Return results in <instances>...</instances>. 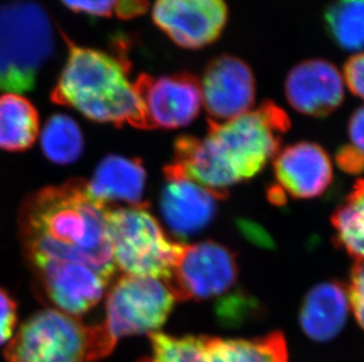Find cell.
I'll list each match as a JSON object with an SVG mask.
<instances>
[{
    "mask_svg": "<svg viewBox=\"0 0 364 362\" xmlns=\"http://www.w3.org/2000/svg\"><path fill=\"white\" fill-rule=\"evenodd\" d=\"M348 297L355 318L364 329V260H355Z\"/></svg>",
    "mask_w": 364,
    "mask_h": 362,
    "instance_id": "obj_24",
    "label": "cell"
},
{
    "mask_svg": "<svg viewBox=\"0 0 364 362\" xmlns=\"http://www.w3.org/2000/svg\"><path fill=\"white\" fill-rule=\"evenodd\" d=\"M62 35L68 58L50 94L52 103L73 107L97 123L148 130L144 107L129 80L130 62L123 55L80 46Z\"/></svg>",
    "mask_w": 364,
    "mask_h": 362,
    "instance_id": "obj_3",
    "label": "cell"
},
{
    "mask_svg": "<svg viewBox=\"0 0 364 362\" xmlns=\"http://www.w3.org/2000/svg\"><path fill=\"white\" fill-rule=\"evenodd\" d=\"M38 134L39 114L35 105L17 93L0 94V148L28 150Z\"/></svg>",
    "mask_w": 364,
    "mask_h": 362,
    "instance_id": "obj_19",
    "label": "cell"
},
{
    "mask_svg": "<svg viewBox=\"0 0 364 362\" xmlns=\"http://www.w3.org/2000/svg\"><path fill=\"white\" fill-rule=\"evenodd\" d=\"M41 145L48 160L59 165L73 164L82 155L84 137L76 120L57 113L45 124Z\"/></svg>",
    "mask_w": 364,
    "mask_h": 362,
    "instance_id": "obj_21",
    "label": "cell"
},
{
    "mask_svg": "<svg viewBox=\"0 0 364 362\" xmlns=\"http://www.w3.org/2000/svg\"><path fill=\"white\" fill-rule=\"evenodd\" d=\"M200 89L208 121L213 123L243 116L255 103L254 75L243 60L232 55H220L208 64Z\"/></svg>",
    "mask_w": 364,
    "mask_h": 362,
    "instance_id": "obj_13",
    "label": "cell"
},
{
    "mask_svg": "<svg viewBox=\"0 0 364 362\" xmlns=\"http://www.w3.org/2000/svg\"><path fill=\"white\" fill-rule=\"evenodd\" d=\"M148 9L149 0H119L114 16L123 21H129L144 14Z\"/></svg>",
    "mask_w": 364,
    "mask_h": 362,
    "instance_id": "obj_28",
    "label": "cell"
},
{
    "mask_svg": "<svg viewBox=\"0 0 364 362\" xmlns=\"http://www.w3.org/2000/svg\"><path fill=\"white\" fill-rule=\"evenodd\" d=\"M274 170L281 193L287 192L295 199L316 198L333 181L329 155L313 143H299L284 148L276 158Z\"/></svg>",
    "mask_w": 364,
    "mask_h": 362,
    "instance_id": "obj_16",
    "label": "cell"
},
{
    "mask_svg": "<svg viewBox=\"0 0 364 362\" xmlns=\"http://www.w3.org/2000/svg\"><path fill=\"white\" fill-rule=\"evenodd\" d=\"M146 182V172L139 159L107 155L100 161L87 184L92 198L102 204L127 202L141 206Z\"/></svg>",
    "mask_w": 364,
    "mask_h": 362,
    "instance_id": "obj_18",
    "label": "cell"
},
{
    "mask_svg": "<svg viewBox=\"0 0 364 362\" xmlns=\"http://www.w3.org/2000/svg\"><path fill=\"white\" fill-rule=\"evenodd\" d=\"M6 362L100 360L95 326L57 309L38 312L21 325L5 351Z\"/></svg>",
    "mask_w": 364,
    "mask_h": 362,
    "instance_id": "obj_7",
    "label": "cell"
},
{
    "mask_svg": "<svg viewBox=\"0 0 364 362\" xmlns=\"http://www.w3.org/2000/svg\"><path fill=\"white\" fill-rule=\"evenodd\" d=\"M176 300L164 281L134 275L119 278L107 294V319L96 326L104 358L124 336L157 331L168 320Z\"/></svg>",
    "mask_w": 364,
    "mask_h": 362,
    "instance_id": "obj_6",
    "label": "cell"
},
{
    "mask_svg": "<svg viewBox=\"0 0 364 362\" xmlns=\"http://www.w3.org/2000/svg\"><path fill=\"white\" fill-rule=\"evenodd\" d=\"M331 222L337 245L355 260H364V179L356 181Z\"/></svg>",
    "mask_w": 364,
    "mask_h": 362,
    "instance_id": "obj_20",
    "label": "cell"
},
{
    "mask_svg": "<svg viewBox=\"0 0 364 362\" xmlns=\"http://www.w3.org/2000/svg\"><path fill=\"white\" fill-rule=\"evenodd\" d=\"M348 133L350 144L337 152V164L347 173L360 175L364 172V106L353 113Z\"/></svg>",
    "mask_w": 364,
    "mask_h": 362,
    "instance_id": "obj_23",
    "label": "cell"
},
{
    "mask_svg": "<svg viewBox=\"0 0 364 362\" xmlns=\"http://www.w3.org/2000/svg\"><path fill=\"white\" fill-rule=\"evenodd\" d=\"M134 85L144 107L148 130L184 127L200 114L202 89L191 73L162 77L143 73Z\"/></svg>",
    "mask_w": 364,
    "mask_h": 362,
    "instance_id": "obj_10",
    "label": "cell"
},
{
    "mask_svg": "<svg viewBox=\"0 0 364 362\" xmlns=\"http://www.w3.org/2000/svg\"><path fill=\"white\" fill-rule=\"evenodd\" d=\"M64 6L76 13L96 17H112L116 14L119 0H60Z\"/></svg>",
    "mask_w": 364,
    "mask_h": 362,
    "instance_id": "obj_25",
    "label": "cell"
},
{
    "mask_svg": "<svg viewBox=\"0 0 364 362\" xmlns=\"http://www.w3.org/2000/svg\"><path fill=\"white\" fill-rule=\"evenodd\" d=\"M55 52V33L48 12L35 0L0 5V91L25 93L36 86Z\"/></svg>",
    "mask_w": 364,
    "mask_h": 362,
    "instance_id": "obj_4",
    "label": "cell"
},
{
    "mask_svg": "<svg viewBox=\"0 0 364 362\" xmlns=\"http://www.w3.org/2000/svg\"><path fill=\"white\" fill-rule=\"evenodd\" d=\"M164 177L159 209L165 225L179 239L202 232L215 218L217 202L227 197L186 178L170 164Z\"/></svg>",
    "mask_w": 364,
    "mask_h": 362,
    "instance_id": "obj_12",
    "label": "cell"
},
{
    "mask_svg": "<svg viewBox=\"0 0 364 362\" xmlns=\"http://www.w3.org/2000/svg\"><path fill=\"white\" fill-rule=\"evenodd\" d=\"M107 205L82 180L46 187L25 202L19 216L21 240L31 265L69 261L90 267L104 280L116 270Z\"/></svg>",
    "mask_w": 364,
    "mask_h": 362,
    "instance_id": "obj_1",
    "label": "cell"
},
{
    "mask_svg": "<svg viewBox=\"0 0 364 362\" xmlns=\"http://www.w3.org/2000/svg\"><path fill=\"white\" fill-rule=\"evenodd\" d=\"M348 290L337 281L317 285L309 290L299 311L302 331L311 340L330 341L347 322L349 313Z\"/></svg>",
    "mask_w": 364,
    "mask_h": 362,
    "instance_id": "obj_17",
    "label": "cell"
},
{
    "mask_svg": "<svg viewBox=\"0 0 364 362\" xmlns=\"http://www.w3.org/2000/svg\"><path fill=\"white\" fill-rule=\"evenodd\" d=\"M238 278L235 254L208 240L183 245L168 285L177 300H208L223 295Z\"/></svg>",
    "mask_w": 364,
    "mask_h": 362,
    "instance_id": "obj_9",
    "label": "cell"
},
{
    "mask_svg": "<svg viewBox=\"0 0 364 362\" xmlns=\"http://www.w3.org/2000/svg\"><path fill=\"white\" fill-rule=\"evenodd\" d=\"M152 19L175 44L198 50L222 35L228 7L224 0H156Z\"/></svg>",
    "mask_w": 364,
    "mask_h": 362,
    "instance_id": "obj_11",
    "label": "cell"
},
{
    "mask_svg": "<svg viewBox=\"0 0 364 362\" xmlns=\"http://www.w3.org/2000/svg\"><path fill=\"white\" fill-rule=\"evenodd\" d=\"M17 325V304L6 290L0 288V345L9 341Z\"/></svg>",
    "mask_w": 364,
    "mask_h": 362,
    "instance_id": "obj_26",
    "label": "cell"
},
{
    "mask_svg": "<svg viewBox=\"0 0 364 362\" xmlns=\"http://www.w3.org/2000/svg\"><path fill=\"white\" fill-rule=\"evenodd\" d=\"M330 38L346 51L364 48V0H333L324 12Z\"/></svg>",
    "mask_w": 364,
    "mask_h": 362,
    "instance_id": "obj_22",
    "label": "cell"
},
{
    "mask_svg": "<svg viewBox=\"0 0 364 362\" xmlns=\"http://www.w3.org/2000/svg\"><path fill=\"white\" fill-rule=\"evenodd\" d=\"M208 123L205 138L184 136L176 141L175 159L170 165L186 178L225 197L230 186L264 168L290 128L288 114L269 100L227 123Z\"/></svg>",
    "mask_w": 364,
    "mask_h": 362,
    "instance_id": "obj_2",
    "label": "cell"
},
{
    "mask_svg": "<svg viewBox=\"0 0 364 362\" xmlns=\"http://www.w3.org/2000/svg\"><path fill=\"white\" fill-rule=\"evenodd\" d=\"M285 96L297 112L321 118L333 113L343 102V80L331 62L306 60L289 72Z\"/></svg>",
    "mask_w": 364,
    "mask_h": 362,
    "instance_id": "obj_15",
    "label": "cell"
},
{
    "mask_svg": "<svg viewBox=\"0 0 364 362\" xmlns=\"http://www.w3.org/2000/svg\"><path fill=\"white\" fill-rule=\"evenodd\" d=\"M151 353L139 362H288V347L279 331L257 339L172 336L150 334Z\"/></svg>",
    "mask_w": 364,
    "mask_h": 362,
    "instance_id": "obj_8",
    "label": "cell"
},
{
    "mask_svg": "<svg viewBox=\"0 0 364 362\" xmlns=\"http://www.w3.org/2000/svg\"><path fill=\"white\" fill-rule=\"evenodd\" d=\"M107 227L116 267L127 275L171 279L183 243H173L162 226L149 211L141 206L107 209Z\"/></svg>",
    "mask_w": 364,
    "mask_h": 362,
    "instance_id": "obj_5",
    "label": "cell"
},
{
    "mask_svg": "<svg viewBox=\"0 0 364 362\" xmlns=\"http://www.w3.org/2000/svg\"><path fill=\"white\" fill-rule=\"evenodd\" d=\"M32 267L46 297L65 314L89 312L100 302L109 284L82 263L41 261Z\"/></svg>",
    "mask_w": 364,
    "mask_h": 362,
    "instance_id": "obj_14",
    "label": "cell"
},
{
    "mask_svg": "<svg viewBox=\"0 0 364 362\" xmlns=\"http://www.w3.org/2000/svg\"><path fill=\"white\" fill-rule=\"evenodd\" d=\"M344 78L351 92L364 100V52L346 62Z\"/></svg>",
    "mask_w": 364,
    "mask_h": 362,
    "instance_id": "obj_27",
    "label": "cell"
}]
</instances>
